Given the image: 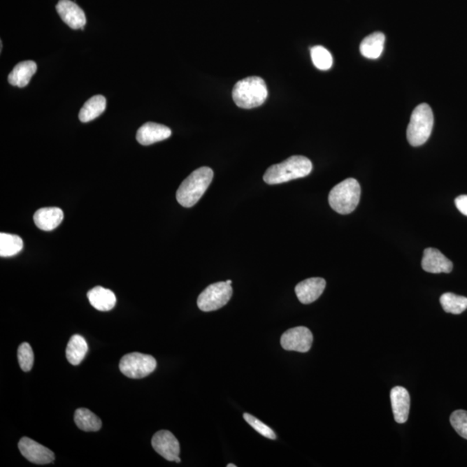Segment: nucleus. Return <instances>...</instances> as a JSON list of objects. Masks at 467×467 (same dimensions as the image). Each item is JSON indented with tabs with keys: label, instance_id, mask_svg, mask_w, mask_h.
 Here are the masks:
<instances>
[{
	"label": "nucleus",
	"instance_id": "nucleus-1",
	"mask_svg": "<svg viewBox=\"0 0 467 467\" xmlns=\"http://www.w3.org/2000/svg\"><path fill=\"white\" fill-rule=\"evenodd\" d=\"M312 170L311 160L304 156H292L285 161L270 166L264 176L265 183L279 185L308 176Z\"/></svg>",
	"mask_w": 467,
	"mask_h": 467
},
{
	"label": "nucleus",
	"instance_id": "nucleus-2",
	"mask_svg": "<svg viewBox=\"0 0 467 467\" xmlns=\"http://www.w3.org/2000/svg\"><path fill=\"white\" fill-rule=\"evenodd\" d=\"M213 176V171L210 167H201L193 171L178 189V202L186 208L194 206L209 188Z\"/></svg>",
	"mask_w": 467,
	"mask_h": 467
},
{
	"label": "nucleus",
	"instance_id": "nucleus-3",
	"mask_svg": "<svg viewBox=\"0 0 467 467\" xmlns=\"http://www.w3.org/2000/svg\"><path fill=\"white\" fill-rule=\"evenodd\" d=\"M268 96V87L264 80L258 76L240 80L232 90L233 100L240 108H257L264 103Z\"/></svg>",
	"mask_w": 467,
	"mask_h": 467
},
{
	"label": "nucleus",
	"instance_id": "nucleus-4",
	"mask_svg": "<svg viewBox=\"0 0 467 467\" xmlns=\"http://www.w3.org/2000/svg\"><path fill=\"white\" fill-rule=\"evenodd\" d=\"M361 187L355 178H347L335 185L329 193V204L331 209L341 215L353 213L359 206Z\"/></svg>",
	"mask_w": 467,
	"mask_h": 467
},
{
	"label": "nucleus",
	"instance_id": "nucleus-5",
	"mask_svg": "<svg viewBox=\"0 0 467 467\" xmlns=\"http://www.w3.org/2000/svg\"><path fill=\"white\" fill-rule=\"evenodd\" d=\"M433 114L430 106L422 103L412 113L407 129V138L413 147L425 144L431 135L433 127Z\"/></svg>",
	"mask_w": 467,
	"mask_h": 467
},
{
	"label": "nucleus",
	"instance_id": "nucleus-6",
	"mask_svg": "<svg viewBox=\"0 0 467 467\" xmlns=\"http://www.w3.org/2000/svg\"><path fill=\"white\" fill-rule=\"evenodd\" d=\"M157 367V361L151 355L132 352L124 356L120 362V371L126 377L140 379L148 377Z\"/></svg>",
	"mask_w": 467,
	"mask_h": 467
},
{
	"label": "nucleus",
	"instance_id": "nucleus-7",
	"mask_svg": "<svg viewBox=\"0 0 467 467\" xmlns=\"http://www.w3.org/2000/svg\"><path fill=\"white\" fill-rule=\"evenodd\" d=\"M233 294L231 285L217 282L206 287L198 298V306L201 311L213 312L224 308Z\"/></svg>",
	"mask_w": 467,
	"mask_h": 467
},
{
	"label": "nucleus",
	"instance_id": "nucleus-8",
	"mask_svg": "<svg viewBox=\"0 0 467 467\" xmlns=\"http://www.w3.org/2000/svg\"><path fill=\"white\" fill-rule=\"evenodd\" d=\"M313 336L312 331L305 326L292 328L280 338V344L286 350H294L305 353L312 347Z\"/></svg>",
	"mask_w": 467,
	"mask_h": 467
},
{
	"label": "nucleus",
	"instance_id": "nucleus-9",
	"mask_svg": "<svg viewBox=\"0 0 467 467\" xmlns=\"http://www.w3.org/2000/svg\"><path fill=\"white\" fill-rule=\"evenodd\" d=\"M18 448L22 455L34 464L46 465L55 461V454L52 451L30 438H22L18 443Z\"/></svg>",
	"mask_w": 467,
	"mask_h": 467
},
{
	"label": "nucleus",
	"instance_id": "nucleus-10",
	"mask_svg": "<svg viewBox=\"0 0 467 467\" xmlns=\"http://www.w3.org/2000/svg\"><path fill=\"white\" fill-rule=\"evenodd\" d=\"M152 446L166 461H175L180 455V443L173 433L167 430H161L153 436Z\"/></svg>",
	"mask_w": 467,
	"mask_h": 467
},
{
	"label": "nucleus",
	"instance_id": "nucleus-11",
	"mask_svg": "<svg viewBox=\"0 0 467 467\" xmlns=\"http://www.w3.org/2000/svg\"><path fill=\"white\" fill-rule=\"evenodd\" d=\"M57 12L62 20L73 30L85 27L87 18L82 8L71 0H60L57 5Z\"/></svg>",
	"mask_w": 467,
	"mask_h": 467
},
{
	"label": "nucleus",
	"instance_id": "nucleus-12",
	"mask_svg": "<svg viewBox=\"0 0 467 467\" xmlns=\"http://www.w3.org/2000/svg\"><path fill=\"white\" fill-rule=\"evenodd\" d=\"M326 286V282L323 278H310L299 283L295 287V293L302 304H311L321 296Z\"/></svg>",
	"mask_w": 467,
	"mask_h": 467
},
{
	"label": "nucleus",
	"instance_id": "nucleus-13",
	"mask_svg": "<svg viewBox=\"0 0 467 467\" xmlns=\"http://www.w3.org/2000/svg\"><path fill=\"white\" fill-rule=\"evenodd\" d=\"M423 270L431 273H450L452 272V262L441 253L440 250L428 247L423 253L422 261Z\"/></svg>",
	"mask_w": 467,
	"mask_h": 467
},
{
	"label": "nucleus",
	"instance_id": "nucleus-14",
	"mask_svg": "<svg viewBox=\"0 0 467 467\" xmlns=\"http://www.w3.org/2000/svg\"><path fill=\"white\" fill-rule=\"evenodd\" d=\"M392 410L396 422L403 424L408 421L410 410V396L403 387L397 386L390 392Z\"/></svg>",
	"mask_w": 467,
	"mask_h": 467
},
{
	"label": "nucleus",
	"instance_id": "nucleus-15",
	"mask_svg": "<svg viewBox=\"0 0 467 467\" xmlns=\"http://www.w3.org/2000/svg\"><path fill=\"white\" fill-rule=\"evenodd\" d=\"M171 135V130L169 127L161 124L148 122L138 129L136 138L138 143L149 145L167 140Z\"/></svg>",
	"mask_w": 467,
	"mask_h": 467
},
{
	"label": "nucleus",
	"instance_id": "nucleus-16",
	"mask_svg": "<svg viewBox=\"0 0 467 467\" xmlns=\"http://www.w3.org/2000/svg\"><path fill=\"white\" fill-rule=\"evenodd\" d=\"M34 218L36 227L43 231H51L60 225L64 213L57 207L42 208L36 211Z\"/></svg>",
	"mask_w": 467,
	"mask_h": 467
},
{
	"label": "nucleus",
	"instance_id": "nucleus-17",
	"mask_svg": "<svg viewBox=\"0 0 467 467\" xmlns=\"http://www.w3.org/2000/svg\"><path fill=\"white\" fill-rule=\"evenodd\" d=\"M91 306L101 312L110 311L116 304V296L111 290L102 287H96L87 294Z\"/></svg>",
	"mask_w": 467,
	"mask_h": 467
},
{
	"label": "nucleus",
	"instance_id": "nucleus-18",
	"mask_svg": "<svg viewBox=\"0 0 467 467\" xmlns=\"http://www.w3.org/2000/svg\"><path fill=\"white\" fill-rule=\"evenodd\" d=\"M38 66L34 61H24L17 64L8 76L10 85L24 87L31 82Z\"/></svg>",
	"mask_w": 467,
	"mask_h": 467
},
{
	"label": "nucleus",
	"instance_id": "nucleus-19",
	"mask_svg": "<svg viewBox=\"0 0 467 467\" xmlns=\"http://www.w3.org/2000/svg\"><path fill=\"white\" fill-rule=\"evenodd\" d=\"M385 36L382 32H374L366 36L361 43L360 51L368 59H377L384 51Z\"/></svg>",
	"mask_w": 467,
	"mask_h": 467
},
{
	"label": "nucleus",
	"instance_id": "nucleus-20",
	"mask_svg": "<svg viewBox=\"0 0 467 467\" xmlns=\"http://www.w3.org/2000/svg\"><path fill=\"white\" fill-rule=\"evenodd\" d=\"M106 107H107V101L103 96L98 94V96L91 97L85 102L80 111L79 120L83 123L89 122L99 117L105 111Z\"/></svg>",
	"mask_w": 467,
	"mask_h": 467
},
{
	"label": "nucleus",
	"instance_id": "nucleus-21",
	"mask_svg": "<svg viewBox=\"0 0 467 467\" xmlns=\"http://www.w3.org/2000/svg\"><path fill=\"white\" fill-rule=\"evenodd\" d=\"M87 350H89V346L82 336L78 334L72 336L66 349V357L69 362L72 366H78L86 357Z\"/></svg>",
	"mask_w": 467,
	"mask_h": 467
},
{
	"label": "nucleus",
	"instance_id": "nucleus-22",
	"mask_svg": "<svg viewBox=\"0 0 467 467\" xmlns=\"http://www.w3.org/2000/svg\"><path fill=\"white\" fill-rule=\"evenodd\" d=\"M75 422L78 429L85 432H96L101 429V419L87 408H78L75 412Z\"/></svg>",
	"mask_w": 467,
	"mask_h": 467
},
{
	"label": "nucleus",
	"instance_id": "nucleus-23",
	"mask_svg": "<svg viewBox=\"0 0 467 467\" xmlns=\"http://www.w3.org/2000/svg\"><path fill=\"white\" fill-rule=\"evenodd\" d=\"M24 243L21 237L12 234H0V257H13L23 250Z\"/></svg>",
	"mask_w": 467,
	"mask_h": 467
},
{
	"label": "nucleus",
	"instance_id": "nucleus-24",
	"mask_svg": "<svg viewBox=\"0 0 467 467\" xmlns=\"http://www.w3.org/2000/svg\"><path fill=\"white\" fill-rule=\"evenodd\" d=\"M444 311L452 315H461L467 309V298L459 295L446 293L440 299Z\"/></svg>",
	"mask_w": 467,
	"mask_h": 467
},
{
	"label": "nucleus",
	"instance_id": "nucleus-25",
	"mask_svg": "<svg viewBox=\"0 0 467 467\" xmlns=\"http://www.w3.org/2000/svg\"><path fill=\"white\" fill-rule=\"evenodd\" d=\"M311 57L313 64L320 71H328L333 66V56L324 47L317 45L311 49Z\"/></svg>",
	"mask_w": 467,
	"mask_h": 467
},
{
	"label": "nucleus",
	"instance_id": "nucleus-26",
	"mask_svg": "<svg viewBox=\"0 0 467 467\" xmlns=\"http://www.w3.org/2000/svg\"><path fill=\"white\" fill-rule=\"evenodd\" d=\"M18 363L24 372L30 371L34 367V353L31 346L28 343L21 344L17 350Z\"/></svg>",
	"mask_w": 467,
	"mask_h": 467
},
{
	"label": "nucleus",
	"instance_id": "nucleus-27",
	"mask_svg": "<svg viewBox=\"0 0 467 467\" xmlns=\"http://www.w3.org/2000/svg\"><path fill=\"white\" fill-rule=\"evenodd\" d=\"M450 422L455 431L467 440V411H454L451 415Z\"/></svg>",
	"mask_w": 467,
	"mask_h": 467
},
{
	"label": "nucleus",
	"instance_id": "nucleus-28",
	"mask_svg": "<svg viewBox=\"0 0 467 467\" xmlns=\"http://www.w3.org/2000/svg\"><path fill=\"white\" fill-rule=\"evenodd\" d=\"M244 419L249 423V424L253 428L255 431H257L259 433H261L262 436L268 438L270 440H275L276 434L271 429L269 428L267 425L264 424V422H261L260 419L255 418L253 415L250 414H244Z\"/></svg>",
	"mask_w": 467,
	"mask_h": 467
},
{
	"label": "nucleus",
	"instance_id": "nucleus-29",
	"mask_svg": "<svg viewBox=\"0 0 467 467\" xmlns=\"http://www.w3.org/2000/svg\"><path fill=\"white\" fill-rule=\"evenodd\" d=\"M455 204L457 209L461 211L463 215L467 217V195H462L458 196L455 199Z\"/></svg>",
	"mask_w": 467,
	"mask_h": 467
},
{
	"label": "nucleus",
	"instance_id": "nucleus-30",
	"mask_svg": "<svg viewBox=\"0 0 467 467\" xmlns=\"http://www.w3.org/2000/svg\"><path fill=\"white\" fill-rule=\"evenodd\" d=\"M175 461H176L177 463H180L181 459H180V457H178L176 459H175Z\"/></svg>",
	"mask_w": 467,
	"mask_h": 467
},
{
	"label": "nucleus",
	"instance_id": "nucleus-31",
	"mask_svg": "<svg viewBox=\"0 0 467 467\" xmlns=\"http://www.w3.org/2000/svg\"><path fill=\"white\" fill-rule=\"evenodd\" d=\"M227 467H236V466L234 464H229L227 465Z\"/></svg>",
	"mask_w": 467,
	"mask_h": 467
},
{
	"label": "nucleus",
	"instance_id": "nucleus-32",
	"mask_svg": "<svg viewBox=\"0 0 467 467\" xmlns=\"http://www.w3.org/2000/svg\"><path fill=\"white\" fill-rule=\"evenodd\" d=\"M227 282L229 285H231V283H232L231 280H227V282Z\"/></svg>",
	"mask_w": 467,
	"mask_h": 467
}]
</instances>
